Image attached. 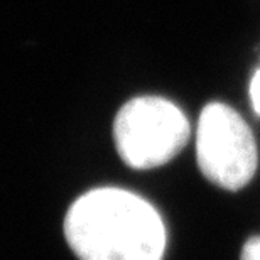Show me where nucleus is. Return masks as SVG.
Wrapping results in <instances>:
<instances>
[{
	"instance_id": "1",
	"label": "nucleus",
	"mask_w": 260,
	"mask_h": 260,
	"mask_svg": "<svg viewBox=\"0 0 260 260\" xmlns=\"http://www.w3.org/2000/svg\"><path fill=\"white\" fill-rule=\"evenodd\" d=\"M64 237L78 260H162L166 228L155 208L118 188L88 191L64 218Z\"/></svg>"
},
{
	"instance_id": "2",
	"label": "nucleus",
	"mask_w": 260,
	"mask_h": 260,
	"mask_svg": "<svg viewBox=\"0 0 260 260\" xmlns=\"http://www.w3.org/2000/svg\"><path fill=\"white\" fill-rule=\"evenodd\" d=\"M189 139V122L174 103L139 96L118 110L113 140L118 155L134 169H154L174 159Z\"/></svg>"
},
{
	"instance_id": "3",
	"label": "nucleus",
	"mask_w": 260,
	"mask_h": 260,
	"mask_svg": "<svg viewBox=\"0 0 260 260\" xmlns=\"http://www.w3.org/2000/svg\"><path fill=\"white\" fill-rule=\"evenodd\" d=\"M196 159L203 176L228 191L245 188L255 176V139L232 107L213 102L203 108L196 132Z\"/></svg>"
},
{
	"instance_id": "4",
	"label": "nucleus",
	"mask_w": 260,
	"mask_h": 260,
	"mask_svg": "<svg viewBox=\"0 0 260 260\" xmlns=\"http://www.w3.org/2000/svg\"><path fill=\"white\" fill-rule=\"evenodd\" d=\"M240 260H260V237L250 238L243 245Z\"/></svg>"
},
{
	"instance_id": "5",
	"label": "nucleus",
	"mask_w": 260,
	"mask_h": 260,
	"mask_svg": "<svg viewBox=\"0 0 260 260\" xmlns=\"http://www.w3.org/2000/svg\"><path fill=\"white\" fill-rule=\"evenodd\" d=\"M250 100H252L253 110L260 115V68L255 75H253L252 83H250Z\"/></svg>"
}]
</instances>
